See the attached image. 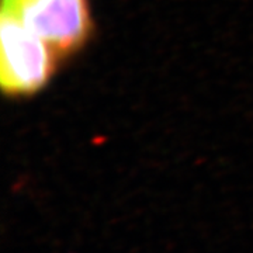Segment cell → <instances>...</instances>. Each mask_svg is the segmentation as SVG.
<instances>
[{
	"label": "cell",
	"instance_id": "6da1fadb",
	"mask_svg": "<svg viewBox=\"0 0 253 253\" xmlns=\"http://www.w3.org/2000/svg\"><path fill=\"white\" fill-rule=\"evenodd\" d=\"M0 83L10 96H27L44 87L54 73L56 54L44 40L9 13L0 18Z\"/></svg>",
	"mask_w": 253,
	"mask_h": 253
},
{
	"label": "cell",
	"instance_id": "7a4b0ae2",
	"mask_svg": "<svg viewBox=\"0 0 253 253\" xmlns=\"http://www.w3.org/2000/svg\"><path fill=\"white\" fill-rule=\"evenodd\" d=\"M44 40L56 55L79 49L90 34L87 0H3V10Z\"/></svg>",
	"mask_w": 253,
	"mask_h": 253
}]
</instances>
